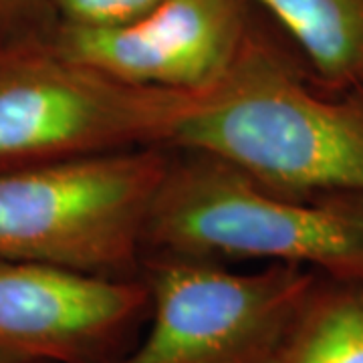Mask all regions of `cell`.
<instances>
[{"label":"cell","instance_id":"obj_1","mask_svg":"<svg viewBox=\"0 0 363 363\" xmlns=\"http://www.w3.org/2000/svg\"><path fill=\"white\" fill-rule=\"evenodd\" d=\"M169 150L222 157L285 194L363 198V85L325 87L301 57L250 33Z\"/></svg>","mask_w":363,"mask_h":363},{"label":"cell","instance_id":"obj_2","mask_svg":"<svg viewBox=\"0 0 363 363\" xmlns=\"http://www.w3.org/2000/svg\"><path fill=\"white\" fill-rule=\"evenodd\" d=\"M147 255L297 264L363 285L362 196H293L204 152H172Z\"/></svg>","mask_w":363,"mask_h":363},{"label":"cell","instance_id":"obj_3","mask_svg":"<svg viewBox=\"0 0 363 363\" xmlns=\"http://www.w3.org/2000/svg\"><path fill=\"white\" fill-rule=\"evenodd\" d=\"M169 162L150 145L0 172V259L138 277Z\"/></svg>","mask_w":363,"mask_h":363},{"label":"cell","instance_id":"obj_4","mask_svg":"<svg viewBox=\"0 0 363 363\" xmlns=\"http://www.w3.org/2000/svg\"><path fill=\"white\" fill-rule=\"evenodd\" d=\"M210 89L131 85L69 57L55 39L0 45V172L150 145L169 150Z\"/></svg>","mask_w":363,"mask_h":363},{"label":"cell","instance_id":"obj_5","mask_svg":"<svg viewBox=\"0 0 363 363\" xmlns=\"http://www.w3.org/2000/svg\"><path fill=\"white\" fill-rule=\"evenodd\" d=\"M321 277L297 264L234 272L216 260L145 255L150 329L107 363H269Z\"/></svg>","mask_w":363,"mask_h":363},{"label":"cell","instance_id":"obj_6","mask_svg":"<svg viewBox=\"0 0 363 363\" xmlns=\"http://www.w3.org/2000/svg\"><path fill=\"white\" fill-rule=\"evenodd\" d=\"M145 313L143 279L0 259V359L107 363Z\"/></svg>","mask_w":363,"mask_h":363},{"label":"cell","instance_id":"obj_7","mask_svg":"<svg viewBox=\"0 0 363 363\" xmlns=\"http://www.w3.org/2000/svg\"><path fill=\"white\" fill-rule=\"evenodd\" d=\"M248 0H160L131 21L59 25L69 57L140 87L206 91L230 73L250 37Z\"/></svg>","mask_w":363,"mask_h":363},{"label":"cell","instance_id":"obj_8","mask_svg":"<svg viewBox=\"0 0 363 363\" xmlns=\"http://www.w3.org/2000/svg\"><path fill=\"white\" fill-rule=\"evenodd\" d=\"M331 89L363 85V0H255Z\"/></svg>","mask_w":363,"mask_h":363},{"label":"cell","instance_id":"obj_9","mask_svg":"<svg viewBox=\"0 0 363 363\" xmlns=\"http://www.w3.org/2000/svg\"><path fill=\"white\" fill-rule=\"evenodd\" d=\"M269 363H363V285L321 277Z\"/></svg>","mask_w":363,"mask_h":363},{"label":"cell","instance_id":"obj_10","mask_svg":"<svg viewBox=\"0 0 363 363\" xmlns=\"http://www.w3.org/2000/svg\"><path fill=\"white\" fill-rule=\"evenodd\" d=\"M57 26L51 0H0V45L52 39Z\"/></svg>","mask_w":363,"mask_h":363},{"label":"cell","instance_id":"obj_11","mask_svg":"<svg viewBox=\"0 0 363 363\" xmlns=\"http://www.w3.org/2000/svg\"><path fill=\"white\" fill-rule=\"evenodd\" d=\"M59 25L107 26L131 21L160 0H51Z\"/></svg>","mask_w":363,"mask_h":363},{"label":"cell","instance_id":"obj_12","mask_svg":"<svg viewBox=\"0 0 363 363\" xmlns=\"http://www.w3.org/2000/svg\"><path fill=\"white\" fill-rule=\"evenodd\" d=\"M0 363H23V362H9V359H0Z\"/></svg>","mask_w":363,"mask_h":363}]
</instances>
